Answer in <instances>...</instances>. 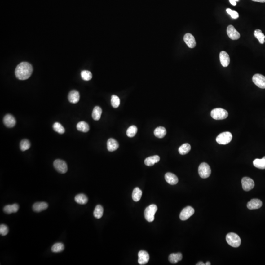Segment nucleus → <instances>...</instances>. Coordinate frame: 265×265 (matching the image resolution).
<instances>
[{
	"label": "nucleus",
	"instance_id": "obj_4",
	"mask_svg": "<svg viewBox=\"0 0 265 265\" xmlns=\"http://www.w3.org/2000/svg\"><path fill=\"white\" fill-rule=\"evenodd\" d=\"M211 116L213 119L216 120H223L227 117L228 113L227 111L223 108H216L211 111Z\"/></svg>",
	"mask_w": 265,
	"mask_h": 265
},
{
	"label": "nucleus",
	"instance_id": "obj_41",
	"mask_svg": "<svg viewBox=\"0 0 265 265\" xmlns=\"http://www.w3.org/2000/svg\"><path fill=\"white\" fill-rule=\"evenodd\" d=\"M239 1V0H229V2L231 5H233V6H235L237 5L236 2Z\"/></svg>",
	"mask_w": 265,
	"mask_h": 265
},
{
	"label": "nucleus",
	"instance_id": "obj_7",
	"mask_svg": "<svg viewBox=\"0 0 265 265\" xmlns=\"http://www.w3.org/2000/svg\"><path fill=\"white\" fill-rule=\"evenodd\" d=\"M54 166L55 170L58 171L59 173H65L68 170V167L66 163L64 161L60 159H57L54 162Z\"/></svg>",
	"mask_w": 265,
	"mask_h": 265
},
{
	"label": "nucleus",
	"instance_id": "obj_8",
	"mask_svg": "<svg viewBox=\"0 0 265 265\" xmlns=\"http://www.w3.org/2000/svg\"><path fill=\"white\" fill-rule=\"evenodd\" d=\"M194 213V210L191 206H187L183 209L180 214V219L182 220H187Z\"/></svg>",
	"mask_w": 265,
	"mask_h": 265
},
{
	"label": "nucleus",
	"instance_id": "obj_15",
	"mask_svg": "<svg viewBox=\"0 0 265 265\" xmlns=\"http://www.w3.org/2000/svg\"><path fill=\"white\" fill-rule=\"evenodd\" d=\"M262 206V202L258 199H253L250 200L247 203V207L250 210L257 209L261 207Z\"/></svg>",
	"mask_w": 265,
	"mask_h": 265
},
{
	"label": "nucleus",
	"instance_id": "obj_23",
	"mask_svg": "<svg viewBox=\"0 0 265 265\" xmlns=\"http://www.w3.org/2000/svg\"><path fill=\"white\" fill-rule=\"evenodd\" d=\"M182 254L181 253H172L169 256V260L170 262L176 264L182 259Z\"/></svg>",
	"mask_w": 265,
	"mask_h": 265
},
{
	"label": "nucleus",
	"instance_id": "obj_33",
	"mask_svg": "<svg viewBox=\"0 0 265 265\" xmlns=\"http://www.w3.org/2000/svg\"><path fill=\"white\" fill-rule=\"evenodd\" d=\"M64 249V244L63 243H55L52 246L51 250L52 252L58 253V252L63 251Z\"/></svg>",
	"mask_w": 265,
	"mask_h": 265
},
{
	"label": "nucleus",
	"instance_id": "obj_35",
	"mask_svg": "<svg viewBox=\"0 0 265 265\" xmlns=\"http://www.w3.org/2000/svg\"><path fill=\"white\" fill-rule=\"evenodd\" d=\"M53 128L55 131L60 134H63L65 132L64 128L60 123H55L53 124Z\"/></svg>",
	"mask_w": 265,
	"mask_h": 265
},
{
	"label": "nucleus",
	"instance_id": "obj_14",
	"mask_svg": "<svg viewBox=\"0 0 265 265\" xmlns=\"http://www.w3.org/2000/svg\"><path fill=\"white\" fill-rule=\"evenodd\" d=\"M4 124L8 128H12L16 124V120L13 116L7 114L5 116L3 119Z\"/></svg>",
	"mask_w": 265,
	"mask_h": 265
},
{
	"label": "nucleus",
	"instance_id": "obj_11",
	"mask_svg": "<svg viewBox=\"0 0 265 265\" xmlns=\"http://www.w3.org/2000/svg\"><path fill=\"white\" fill-rule=\"evenodd\" d=\"M227 33L230 39L237 40L240 38V34L232 25H229L227 28Z\"/></svg>",
	"mask_w": 265,
	"mask_h": 265
},
{
	"label": "nucleus",
	"instance_id": "obj_27",
	"mask_svg": "<svg viewBox=\"0 0 265 265\" xmlns=\"http://www.w3.org/2000/svg\"><path fill=\"white\" fill-rule=\"evenodd\" d=\"M102 111L99 106H96L93 109L92 113V117L93 119L96 121H98L101 118Z\"/></svg>",
	"mask_w": 265,
	"mask_h": 265
},
{
	"label": "nucleus",
	"instance_id": "obj_38",
	"mask_svg": "<svg viewBox=\"0 0 265 265\" xmlns=\"http://www.w3.org/2000/svg\"><path fill=\"white\" fill-rule=\"evenodd\" d=\"M120 99L117 96L113 95L111 98V104L114 108H117L120 105Z\"/></svg>",
	"mask_w": 265,
	"mask_h": 265
},
{
	"label": "nucleus",
	"instance_id": "obj_43",
	"mask_svg": "<svg viewBox=\"0 0 265 265\" xmlns=\"http://www.w3.org/2000/svg\"><path fill=\"white\" fill-rule=\"evenodd\" d=\"M205 264H204V263L202 262H198L197 264V265H205Z\"/></svg>",
	"mask_w": 265,
	"mask_h": 265
},
{
	"label": "nucleus",
	"instance_id": "obj_40",
	"mask_svg": "<svg viewBox=\"0 0 265 265\" xmlns=\"http://www.w3.org/2000/svg\"><path fill=\"white\" fill-rule=\"evenodd\" d=\"M226 12L229 14L231 16V17L233 19H237L239 15L237 11L230 9V8H227L226 9Z\"/></svg>",
	"mask_w": 265,
	"mask_h": 265
},
{
	"label": "nucleus",
	"instance_id": "obj_12",
	"mask_svg": "<svg viewBox=\"0 0 265 265\" xmlns=\"http://www.w3.org/2000/svg\"><path fill=\"white\" fill-rule=\"evenodd\" d=\"M138 263L140 265H143L147 264L149 260V255L148 253L144 250H140L138 253Z\"/></svg>",
	"mask_w": 265,
	"mask_h": 265
},
{
	"label": "nucleus",
	"instance_id": "obj_37",
	"mask_svg": "<svg viewBox=\"0 0 265 265\" xmlns=\"http://www.w3.org/2000/svg\"><path fill=\"white\" fill-rule=\"evenodd\" d=\"M81 75L82 78L84 80L86 81L91 80V79H92V74L89 71H82L81 73Z\"/></svg>",
	"mask_w": 265,
	"mask_h": 265
},
{
	"label": "nucleus",
	"instance_id": "obj_22",
	"mask_svg": "<svg viewBox=\"0 0 265 265\" xmlns=\"http://www.w3.org/2000/svg\"><path fill=\"white\" fill-rule=\"evenodd\" d=\"M19 210V206L17 204H14L12 205H8L5 206L4 208V212L7 214H11L12 213H15Z\"/></svg>",
	"mask_w": 265,
	"mask_h": 265
},
{
	"label": "nucleus",
	"instance_id": "obj_19",
	"mask_svg": "<svg viewBox=\"0 0 265 265\" xmlns=\"http://www.w3.org/2000/svg\"><path fill=\"white\" fill-rule=\"evenodd\" d=\"M119 147V144L116 139H110L107 141V149L108 151L113 152L117 149Z\"/></svg>",
	"mask_w": 265,
	"mask_h": 265
},
{
	"label": "nucleus",
	"instance_id": "obj_16",
	"mask_svg": "<svg viewBox=\"0 0 265 265\" xmlns=\"http://www.w3.org/2000/svg\"><path fill=\"white\" fill-rule=\"evenodd\" d=\"M220 63L223 67H227L230 64V57L229 55L225 51H222L219 54Z\"/></svg>",
	"mask_w": 265,
	"mask_h": 265
},
{
	"label": "nucleus",
	"instance_id": "obj_18",
	"mask_svg": "<svg viewBox=\"0 0 265 265\" xmlns=\"http://www.w3.org/2000/svg\"><path fill=\"white\" fill-rule=\"evenodd\" d=\"M165 179L170 185H176L178 182L177 177L173 173L167 172L165 175Z\"/></svg>",
	"mask_w": 265,
	"mask_h": 265
},
{
	"label": "nucleus",
	"instance_id": "obj_13",
	"mask_svg": "<svg viewBox=\"0 0 265 265\" xmlns=\"http://www.w3.org/2000/svg\"><path fill=\"white\" fill-rule=\"evenodd\" d=\"M184 40L187 46L190 48H193L196 46V41L194 37L190 33L184 35Z\"/></svg>",
	"mask_w": 265,
	"mask_h": 265
},
{
	"label": "nucleus",
	"instance_id": "obj_9",
	"mask_svg": "<svg viewBox=\"0 0 265 265\" xmlns=\"http://www.w3.org/2000/svg\"><path fill=\"white\" fill-rule=\"evenodd\" d=\"M252 81L259 88L265 89V77L260 74H256L252 77Z\"/></svg>",
	"mask_w": 265,
	"mask_h": 265
},
{
	"label": "nucleus",
	"instance_id": "obj_30",
	"mask_svg": "<svg viewBox=\"0 0 265 265\" xmlns=\"http://www.w3.org/2000/svg\"><path fill=\"white\" fill-rule=\"evenodd\" d=\"M103 212H104V209L102 206L100 205H97L94 209L93 215L95 218L97 219H99L102 217Z\"/></svg>",
	"mask_w": 265,
	"mask_h": 265
},
{
	"label": "nucleus",
	"instance_id": "obj_5",
	"mask_svg": "<svg viewBox=\"0 0 265 265\" xmlns=\"http://www.w3.org/2000/svg\"><path fill=\"white\" fill-rule=\"evenodd\" d=\"M232 139V135L230 132H223L218 135L216 141L219 144L225 145L231 142Z\"/></svg>",
	"mask_w": 265,
	"mask_h": 265
},
{
	"label": "nucleus",
	"instance_id": "obj_21",
	"mask_svg": "<svg viewBox=\"0 0 265 265\" xmlns=\"http://www.w3.org/2000/svg\"><path fill=\"white\" fill-rule=\"evenodd\" d=\"M160 158L158 155L152 156L145 159L144 164L147 166H152L160 161Z\"/></svg>",
	"mask_w": 265,
	"mask_h": 265
},
{
	"label": "nucleus",
	"instance_id": "obj_44",
	"mask_svg": "<svg viewBox=\"0 0 265 265\" xmlns=\"http://www.w3.org/2000/svg\"><path fill=\"white\" fill-rule=\"evenodd\" d=\"M205 265H211V263H210V262H207V263H206V264H205Z\"/></svg>",
	"mask_w": 265,
	"mask_h": 265
},
{
	"label": "nucleus",
	"instance_id": "obj_32",
	"mask_svg": "<svg viewBox=\"0 0 265 265\" xmlns=\"http://www.w3.org/2000/svg\"><path fill=\"white\" fill-rule=\"evenodd\" d=\"M254 35L261 44H264L265 43V35L260 29H256L254 33Z\"/></svg>",
	"mask_w": 265,
	"mask_h": 265
},
{
	"label": "nucleus",
	"instance_id": "obj_29",
	"mask_svg": "<svg viewBox=\"0 0 265 265\" xmlns=\"http://www.w3.org/2000/svg\"><path fill=\"white\" fill-rule=\"evenodd\" d=\"M142 191L140 188L138 187L135 188L132 193V198L134 201L138 202L140 200L142 196Z\"/></svg>",
	"mask_w": 265,
	"mask_h": 265
},
{
	"label": "nucleus",
	"instance_id": "obj_2",
	"mask_svg": "<svg viewBox=\"0 0 265 265\" xmlns=\"http://www.w3.org/2000/svg\"><path fill=\"white\" fill-rule=\"evenodd\" d=\"M226 240L228 245L233 247H239L241 244V240L239 236L232 232L226 235Z\"/></svg>",
	"mask_w": 265,
	"mask_h": 265
},
{
	"label": "nucleus",
	"instance_id": "obj_36",
	"mask_svg": "<svg viewBox=\"0 0 265 265\" xmlns=\"http://www.w3.org/2000/svg\"><path fill=\"white\" fill-rule=\"evenodd\" d=\"M31 146V144L28 139H23L20 142V149L21 151H25L29 149Z\"/></svg>",
	"mask_w": 265,
	"mask_h": 265
},
{
	"label": "nucleus",
	"instance_id": "obj_3",
	"mask_svg": "<svg viewBox=\"0 0 265 265\" xmlns=\"http://www.w3.org/2000/svg\"><path fill=\"white\" fill-rule=\"evenodd\" d=\"M158 210L157 206L155 204H151L148 206L144 211V217L147 222H152L155 219V214Z\"/></svg>",
	"mask_w": 265,
	"mask_h": 265
},
{
	"label": "nucleus",
	"instance_id": "obj_17",
	"mask_svg": "<svg viewBox=\"0 0 265 265\" xmlns=\"http://www.w3.org/2000/svg\"><path fill=\"white\" fill-rule=\"evenodd\" d=\"M69 101L73 104H76L79 102L80 100V94L77 91H71L68 96Z\"/></svg>",
	"mask_w": 265,
	"mask_h": 265
},
{
	"label": "nucleus",
	"instance_id": "obj_42",
	"mask_svg": "<svg viewBox=\"0 0 265 265\" xmlns=\"http://www.w3.org/2000/svg\"><path fill=\"white\" fill-rule=\"evenodd\" d=\"M252 1L256 2H261V3L265 2V0H252Z\"/></svg>",
	"mask_w": 265,
	"mask_h": 265
},
{
	"label": "nucleus",
	"instance_id": "obj_25",
	"mask_svg": "<svg viewBox=\"0 0 265 265\" xmlns=\"http://www.w3.org/2000/svg\"><path fill=\"white\" fill-rule=\"evenodd\" d=\"M75 200L78 204L84 205L87 203L88 202V198L86 195L81 193L76 196L75 197Z\"/></svg>",
	"mask_w": 265,
	"mask_h": 265
},
{
	"label": "nucleus",
	"instance_id": "obj_39",
	"mask_svg": "<svg viewBox=\"0 0 265 265\" xmlns=\"http://www.w3.org/2000/svg\"><path fill=\"white\" fill-rule=\"evenodd\" d=\"M8 233V228L7 225L5 224H1L0 225V234L1 235H7Z\"/></svg>",
	"mask_w": 265,
	"mask_h": 265
},
{
	"label": "nucleus",
	"instance_id": "obj_20",
	"mask_svg": "<svg viewBox=\"0 0 265 265\" xmlns=\"http://www.w3.org/2000/svg\"><path fill=\"white\" fill-rule=\"evenodd\" d=\"M48 207V205L47 203L44 202H40L34 203L33 206V209L35 212H40L41 211L47 209Z\"/></svg>",
	"mask_w": 265,
	"mask_h": 265
},
{
	"label": "nucleus",
	"instance_id": "obj_24",
	"mask_svg": "<svg viewBox=\"0 0 265 265\" xmlns=\"http://www.w3.org/2000/svg\"><path fill=\"white\" fill-rule=\"evenodd\" d=\"M154 134L155 137L158 138H163L166 134V131L164 127L160 126L155 129Z\"/></svg>",
	"mask_w": 265,
	"mask_h": 265
},
{
	"label": "nucleus",
	"instance_id": "obj_1",
	"mask_svg": "<svg viewBox=\"0 0 265 265\" xmlns=\"http://www.w3.org/2000/svg\"><path fill=\"white\" fill-rule=\"evenodd\" d=\"M33 71L32 65L27 62H22L18 65L15 71V76L20 80H25L30 77Z\"/></svg>",
	"mask_w": 265,
	"mask_h": 265
},
{
	"label": "nucleus",
	"instance_id": "obj_34",
	"mask_svg": "<svg viewBox=\"0 0 265 265\" xmlns=\"http://www.w3.org/2000/svg\"><path fill=\"white\" fill-rule=\"evenodd\" d=\"M138 131V129L137 127L135 125H132L128 128L126 134L128 137L130 138H132L134 137L135 135L137 134Z\"/></svg>",
	"mask_w": 265,
	"mask_h": 265
},
{
	"label": "nucleus",
	"instance_id": "obj_31",
	"mask_svg": "<svg viewBox=\"0 0 265 265\" xmlns=\"http://www.w3.org/2000/svg\"><path fill=\"white\" fill-rule=\"evenodd\" d=\"M191 149V145L188 144H184L179 147L178 151L181 155H184L190 152Z\"/></svg>",
	"mask_w": 265,
	"mask_h": 265
},
{
	"label": "nucleus",
	"instance_id": "obj_28",
	"mask_svg": "<svg viewBox=\"0 0 265 265\" xmlns=\"http://www.w3.org/2000/svg\"><path fill=\"white\" fill-rule=\"evenodd\" d=\"M253 165L258 169H265V156L262 159H256L253 161Z\"/></svg>",
	"mask_w": 265,
	"mask_h": 265
},
{
	"label": "nucleus",
	"instance_id": "obj_26",
	"mask_svg": "<svg viewBox=\"0 0 265 265\" xmlns=\"http://www.w3.org/2000/svg\"><path fill=\"white\" fill-rule=\"evenodd\" d=\"M77 129L78 131L86 133L90 130V126L85 121H81L77 124Z\"/></svg>",
	"mask_w": 265,
	"mask_h": 265
},
{
	"label": "nucleus",
	"instance_id": "obj_10",
	"mask_svg": "<svg viewBox=\"0 0 265 265\" xmlns=\"http://www.w3.org/2000/svg\"><path fill=\"white\" fill-rule=\"evenodd\" d=\"M242 187L244 191H250L254 187V182L250 178L245 177L241 180Z\"/></svg>",
	"mask_w": 265,
	"mask_h": 265
},
{
	"label": "nucleus",
	"instance_id": "obj_6",
	"mask_svg": "<svg viewBox=\"0 0 265 265\" xmlns=\"http://www.w3.org/2000/svg\"><path fill=\"white\" fill-rule=\"evenodd\" d=\"M198 173L202 178H208L211 173V170L208 164L206 163H202L199 165L198 167Z\"/></svg>",
	"mask_w": 265,
	"mask_h": 265
}]
</instances>
